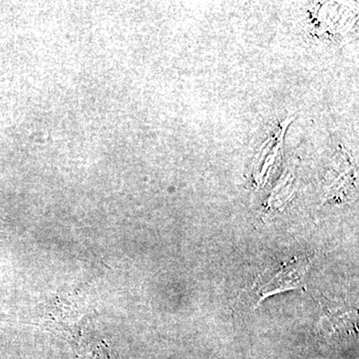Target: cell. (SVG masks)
<instances>
[{"label":"cell","instance_id":"6da1fadb","mask_svg":"<svg viewBox=\"0 0 359 359\" xmlns=\"http://www.w3.org/2000/svg\"><path fill=\"white\" fill-rule=\"evenodd\" d=\"M309 266V259L295 257L276 268L266 269L252 285V292L257 297V302H263L266 297L278 292L299 289Z\"/></svg>","mask_w":359,"mask_h":359},{"label":"cell","instance_id":"7a4b0ae2","mask_svg":"<svg viewBox=\"0 0 359 359\" xmlns=\"http://www.w3.org/2000/svg\"><path fill=\"white\" fill-rule=\"evenodd\" d=\"M87 359H112L111 358L109 349H108L107 344L104 341H101L92 351L91 353H89L88 358Z\"/></svg>","mask_w":359,"mask_h":359}]
</instances>
